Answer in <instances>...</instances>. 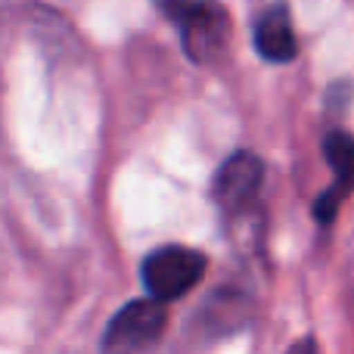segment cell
<instances>
[{"mask_svg":"<svg viewBox=\"0 0 354 354\" xmlns=\"http://www.w3.org/2000/svg\"><path fill=\"white\" fill-rule=\"evenodd\" d=\"M159 10L180 31L183 53L199 66H212L224 56L230 41V16L218 0H156Z\"/></svg>","mask_w":354,"mask_h":354,"instance_id":"6da1fadb","label":"cell"},{"mask_svg":"<svg viewBox=\"0 0 354 354\" xmlns=\"http://www.w3.org/2000/svg\"><path fill=\"white\" fill-rule=\"evenodd\" d=\"M326 165L333 168V187H326L314 202V218L317 224H333L339 214V205L345 196L354 193V137L345 131H333L324 137Z\"/></svg>","mask_w":354,"mask_h":354,"instance_id":"5b68a950","label":"cell"},{"mask_svg":"<svg viewBox=\"0 0 354 354\" xmlns=\"http://www.w3.org/2000/svg\"><path fill=\"white\" fill-rule=\"evenodd\" d=\"M245 320H249V299L233 289H218L199 305L196 317L189 320V333H199L202 342H208L230 336L233 330L245 326Z\"/></svg>","mask_w":354,"mask_h":354,"instance_id":"8992f818","label":"cell"},{"mask_svg":"<svg viewBox=\"0 0 354 354\" xmlns=\"http://www.w3.org/2000/svg\"><path fill=\"white\" fill-rule=\"evenodd\" d=\"M264 180V162L249 149L233 153L224 165L218 168L212 180V199L224 214H236L255 202L258 189Z\"/></svg>","mask_w":354,"mask_h":354,"instance_id":"277c9868","label":"cell"},{"mask_svg":"<svg viewBox=\"0 0 354 354\" xmlns=\"http://www.w3.org/2000/svg\"><path fill=\"white\" fill-rule=\"evenodd\" d=\"M289 354H320V351H317V339H314V336L299 339V342L289 348Z\"/></svg>","mask_w":354,"mask_h":354,"instance_id":"ba28073f","label":"cell"},{"mask_svg":"<svg viewBox=\"0 0 354 354\" xmlns=\"http://www.w3.org/2000/svg\"><path fill=\"white\" fill-rule=\"evenodd\" d=\"M255 50L268 62H292L299 56V37L292 16L283 3H274L255 19Z\"/></svg>","mask_w":354,"mask_h":354,"instance_id":"52a82bcc","label":"cell"},{"mask_svg":"<svg viewBox=\"0 0 354 354\" xmlns=\"http://www.w3.org/2000/svg\"><path fill=\"white\" fill-rule=\"evenodd\" d=\"M168 326V308L156 299L122 305L100 336V354H156Z\"/></svg>","mask_w":354,"mask_h":354,"instance_id":"7a4b0ae2","label":"cell"},{"mask_svg":"<svg viewBox=\"0 0 354 354\" xmlns=\"http://www.w3.org/2000/svg\"><path fill=\"white\" fill-rule=\"evenodd\" d=\"M208 268V258L199 249H189V245H159L153 249L140 264V280L147 286V295L162 305L177 301L202 280Z\"/></svg>","mask_w":354,"mask_h":354,"instance_id":"3957f363","label":"cell"}]
</instances>
